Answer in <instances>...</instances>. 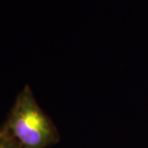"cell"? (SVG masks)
<instances>
[{
	"instance_id": "1",
	"label": "cell",
	"mask_w": 148,
	"mask_h": 148,
	"mask_svg": "<svg viewBox=\"0 0 148 148\" xmlns=\"http://www.w3.org/2000/svg\"><path fill=\"white\" fill-rule=\"evenodd\" d=\"M3 133L18 148H46L58 141L55 124L37 104L29 86L17 95Z\"/></svg>"
},
{
	"instance_id": "2",
	"label": "cell",
	"mask_w": 148,
	"mask_h": 148,
	"mask_svg": "<svg viewBox=\"0 0 148 148\" xmlns=\"http://www.w3.org/2000/svg\"><path fill=\"white\" fill-rule=\"evenodd\" d=\"M0 148H18V147L14 141L4 135L2 138H0Z\"/></svg>"
},
{
	"instance_id": "3",
	"label": "cell",
	"mask_w": 148,
	"mask_h": 148,
	"mask_svg": "<svg viewBox=\"0 0 148 148\" xmlns=\"http://www.w3.org/2000/svg\"><path fill=\"white\" fill-rule=\"evenodd\" d=\"M3 136H4V133H3V131H0V138H2Z\"/></svg>"
}]
</instances>
